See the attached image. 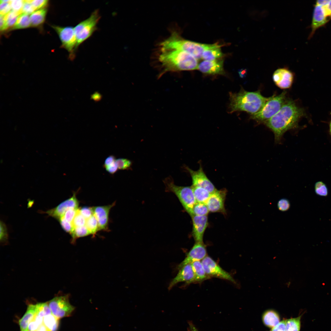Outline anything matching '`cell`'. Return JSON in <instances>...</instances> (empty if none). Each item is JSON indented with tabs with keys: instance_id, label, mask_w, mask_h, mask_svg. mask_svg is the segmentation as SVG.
Instances as JSON below:
<instances>
[{
	"instance_id": "56",
	"label": "cell",
	"mask_w": 331,
	"mask_h": 331,
	"mask_svg": "<svg viewBox=\"0 0 331 331\" xmlns=\"http://www.w3.org/2000/svg\"><path fill=\"white\" fill-rule=\"evenodd\" d=\"M329 131L331 135V120L329 124Z\"/></svg>"
},
{
	"instance_id": "22",
	"label": "cell",
	"mask_w": 331,
	"mask_h": 331,
	"mask_svg": "<svg viewBox=\"0 0 331 331\" xmlns=\"http://www.w3.org/2000/svg\"><path fill=\"white\" fill-rule=\"evenodd\" d=\"M36 314L35 304H29L27 307L25 313L19 321V324L21 330L27 329L29 323L33 319Z\"/></svg>"
},
{
	"instance_id": "32",
	"label": "cell",
	"mask_w": 331,
	"mask_h": 331,
	"mask_svg": "<svg viewBox=\"0 0 331 331\" xmlns=\"http://www.w3.org/2000/svg\"><path fill=\"white\" fill-rule=\"evenodd\" d=\"M35 305L36 315L43 318L52 314L48 302L39 303Z\"/></svg>"
},
{
	"instance_id": "51",
	"label": "cell",
	"mask_w": 331,
	"mask_h": 331,
	"mask_svg": "<svg viewBox=\"0 0 331 331\" xmlns=\"http://www.w3.org/2000/svg\"><path fill=\"white\" fill-rule=\"evenodd\" d=\"M115 157L112 155L108 156L105 160L103 166L104 167L112 164L116 161Z\"/></svg>"
},
{
	"instance_id": "49",
	"label": "cell",
	"mask_w": 331,
	"mask_h": 331,
	"mask_svg": "<svg viewBox=\"0 0 331 331\" xmlns=\"http://www.w3.org/2000/svg\"><path fill=\"white\" fill-rule=\"evenodd\" d=\"M106 171L111 174H114L118 169L116 161L110 165L105 167Z\"/></svg>"
},
{
	"instance_id": "12",
	"label": "cell",
	"mask_w": 331,
	"mask_h": 331,
	"mask_svg": "<svg viewBox=\"0 0 331 331\" xmlns=\"http://www.w3.org/2000/svg\"><path fill=\"white\" fill-rule=\"evenodd\" d=\"M227 192L226 189H222L211 193L206 203L209 212L226 214L224 204Z\"/></svg>"
},
{
	"instance_id": "45",
	"label": "cell",
	"mask_w": 331,
	"mask_h": 331,
	"mask_svg": "<svg viewBox=\"0 0 331 331\" xmlns=\"http://www.w3.org/2000/svg\"><path fill=\"white\" fill-rule=\"evenodd\" d=\"M48 2L47 0H30L31 3L37 10L42 9L47 5Z\"/></svg>"
},
{
	"instance_id": "4",
	"label": "cell",
	"mask_w": 331,
	"mask_h": 331,
	"mask_svg": "<svg viewBox=\"0 0 331 331\" xmlns=\"http://www.w3.org/2000/svg\"><path fill=\"white\" fill-rule=\"evenodd\" d=\"M164 181L167 191L172 192L177 196L185 210L191 216L193 207L196 203L192 186L177 185L169 177Z\"/></svg>"
},
{
	"instance_id": "36",
	"label": "cell",
	"mask_w": 331,
	"mask_h": 331,
	"mask_svg": "<svg viewBox=\"0 0 331 331\" xmlns=\"http://www.w3.org/2000/svg\"><path fill=\"white\" fill-rule=\"evenodd\" d=\"M86 219L80 214L78 209L72 223L74 228L85 226Z\"/></svg>"
},
{
	"instance_id": "50",
	"label": "cell",
	"mask_w": 331,
	"mask_h": 331,
	"mask_svg": "<svg viewBox=\"0 0 331 331\" xmlns=\"http://www.w3.org/2000/svg\"><path fill=\"white\" fill-rule=\"evenodd\" d=\"M325 14L328 18H331V0L326 5L322 6Z\"/></svg>"
},
{
	"instance_id": "47",
	"label": "cell",
	"mask_w": 331,
	"mask_h": 331,
	"mask_svg": "<svg viewBox=\"0 0 331 331\" xmlns=\"http://www.w3.org/2000/svg\"><path fill=\"white\" fill-rule=\"evenodd\" d=\"M270 331H286V320L280 322L278 324L272 328Z\"/></svg>"
},
{
	"instance_id": "52",
	"label": "cell",
	"mask_w": 331,
	"mask_h": 331,
	"mask_svg": "<svg viewBox=\"0 0 331 331\" xmlns=\"http://www.w3.org/2000/svg\"><path fill=\"white\" fill-rule=\"evenodd\" d=\"M188 323L189 326V329L190 331H199L192 321H188Z\"/></svg>"
},
{
	"instance_id": "1",
	"label": "cell",
	"mask_w": 331,
	"mask_h": 331,
	"mask_svg": "<svg viewBox=\"0 0 331 331\" xmlns=\"http://www.w3.org/2000/svg\"><path fill=\"white\" fill-rule=\"evenodd\" d=\"M158 61L164 72L197 69V59L175 45L167 38L161 42L157 51Z\"/></svg>"
},
{
	"instance_id": "53",
	"label": "cell",
	"mask_w": 331,
	"mask_h": 331,
	"mask_svg": "<svg viewBox=\"0 0 331 331\" xmlns=\"http://www.w3.org/2000/svg\"><path fill=\"white\" fill-rule=\"evenodd\" d=\"M330 0H320L316 1V4L322 6L326 5L329 3Z\"/></svg>"
},
{
	"instance_id": "54",
	"label": "cell",
	"mask_w": 331,
	"mask_h": 331,
	"mask_svg": "<svg viewBox=\"0 0 331 331\" xmlns=\"http://www.w3.org/2000/svg\"><path fill=\"white\" fill-rule=\"evenodd\" d=\"M0 30L2 31L5 24L4 15H0Z\"/></svg>"
},
{
	"instance_id": "20",
	"label": "cell",
	"mask_w": 331,
	"mask_h": 331,
	"mask_svg": "<svg viewBox=\"0 0 331 331\" xmlns=\"http://www.w3.org/2000/svg\"><path fill=\"white\" fill-rule=\"evenodd\" d=\"M322 6L315 5L313 14L311 24V37L315 31L319 27L324 25L329 21Z\"/></svg>"
},
{
	"instance_id": "17",
	"label": "cell",
	"mask_w": 331,
	"mask_h": 331,
	"mask_svg": "<svg viewBox=\"0 0 331 331\" xmlns=\"http://www.w3.org/2000/svg\"><path fill=\"white\" fill-rule=\"evenodd\" d=\"M195 276L191 264H186L179 269L176 276L170 281L168 289H171L178 283L185 282L186 284L194 282Z\"/></svg>"
},
{
	"instance_id": "5",
	"label": "cell",
	"mask_w": 331,
	"mask_h": 331,
	"mask_svg": "<svg viewBox=\"0 0 331 331\" xmlns=\"http://www.w3.org/2000/svg\"><path fill=\"white\" fill-rule=\"evenodd\" d=\"M168 39L176 46L189 53L197 59L201 58L203 52L206 49L214 46L215 44H202L183 38L179 32L171 31Z\"/></svg>"
},
{
	"instance_id": "43",
	"label": "cell",
	"mask_w": 331,
	"mask_h": 331,
	"mask_svg": "<svg viewBox=\"0 0 331 331\" xmlns=\"http://www.w3.org/2000/svg\"><path fill=\"white\" fill-rule=\"evenodd\" d=\"M290 203L289 200L285 198L280 200L277 203L279 209L281 211H284L288 210L290 207Z\"/></svg>"
},
{
	"instance_id": "21",
	"label": "cell",
	"mask_w": 331,
	"mask_h": 331,
	"mask_svg": "<svg viewBox=\"0 0 331 331\" xmlns=\"http://www.w3.org/2000/svg\"><path fill=\"white\" fill-rule=\"evenodd\" d=\"M222 46L216 43L214 46L203 52L201 59L204 60L211 61L222 58L224 55L221 48Z\"/></svg>"
},
{
	"instance_id": "16",
	"label": "cell",
	"mask_w": 331,
	"mask_h": 331,
	"mask_svg": "<svg viewBox=\"0 0 331 331\" xmlns=\"http://www.w3.org/2000/svg\"><path fill=\"white\" fill-rule=\"evenodd\" d=\"M197 69L201 72L209 74H225L223 69V60L220 59L213 61L203 60L198 66Z\"/></svg>"
},
{
	"instance_id": "46",
	"label": "cell",
	"mask_w": 331,
	"mask_h": 331,
	"mask_svg": "<svg viewBox=\"0 0 331 331\" xmlns=\"http://www.w3.org/2000/svg\"><path fill=\"white\" fill-rule=\"evenodd\" d=\"M8 238L7 229L4 223L0 222V240L2 242H5Z\"/></svg>"
},
{
	"instance_id": "24",
	"label": "cell",
	"mask_w": 331,
	"mask_h": 331,
	"mask_svg": "<svg viewBox=\"0 0 331 331\" xmlns=\"http://www.w3.org/2000/svg\"><path fill=\"white\" fill-rule=\"evenodd\" d=\"M262 320L266 326L272 328L279 323L280 318L278 314L275 311L269 310L264 313Z\"/></svg>"
},
{
	"instance_id": "28",
	"label": "cell",
	"mask_w": 331,
	"mask_h": 331,
	"mask_svg": "<svg viewBox=\"0 0 331 331\" xmlns=\"http://www.w3.org/2000/svg\"><path fill=\"white\" fill-rule=\"evenodd\" d=\"M30 26H31V24L29 15L22 13L18 16L16 22L12 29H20L27 28Z\"/></svg>"
},
{
	"instance_id": "44",
	"label": "cell",
	"mask_w": 331,
	"mask_h": 331,
	"mask_svg": "<svg viewBox=\"0 0 331 331\" xmlns=\"http://www.w3.org/2000/svg\"><path fill=\"white\" fill-rule=\"evenodd\" d=\"M80 214L86 219L91 217L93 214L92 208L88 207H83L78 208Z\"/></svg>"
},
{
	"instance_id": "15",
	"label": "cell",
	"mask_w": 331,
	"mask_h": 331,
	"mask_svg": "<svg viewBox=\"0 0 331 331\" xmlns=\"http://www.w3.org/2000/svg\"><path fill=\"white\" fill-rule=\"evenodd\" d=\"M191 217L192 236L196 242H203L204 234L208 225L207 216L193 215Z\"/></svg>"
},
{
	"instance_id": "34",
	"label": "cell",
	"mask_w": 331,
	"mask_h": 331,
	"mask_svg": "<svg viewBox=\"0 0 331 331\" xmlns=\"http://www.w3.org/2000/svg\"><path fill=\"white\" fill-rule=\"evenodd\" d=\"M85 226L90 234L93 235L99 231L98 223L93 215L86 219Z\"/></svg>"
},
{
	"instance_id": "31",
	"label": "cell",
	"mask_w": 331,
	"mask_h": 331,
	"mask_svg": "<svg viewBox=\"0 0 331 331\" xmlns=\"http://www.w3.org/2000/svg\"><path fill=\"white\" fill-rule=\"evenodd\" d=\"M18 13L13 11H10L4 15V26L3 31H4L11 27H13L15 24L18 16Z\"/></svg>"
},
{
	"instance_id": "6",
	"label": "cell",
	"mask_w": 331,
	"mask_h": 331,
	"mask_svg": "<svg viewBox=\"0 0 331 331\" xmlns=\"http://www.w3.org/2000/svg\"><path fill=\"white\" fill-rule=\"evenodd\" d=\"M100 18L99 10H95L88 18L81 21L74 27L77 48L97 30V25Z\"/></svg>"
},
{
	"instance_id": "55",
	"label": "cell",
	"mask_w": 331,
	"mask_h": 331,
	"mask_svg": "<svg viewBox=\"0 0 331 331\" xmlns=\"http://www.w3.org/2000/svg\"><path fill=\"white\" fill-rule=\"evenodd\" d=\"M36 331H49L45 326L43 324L41 325Z\"/></svg>"
},
{
	"instance_id": "37",
	"label": "cell",
	"mask_w": 331,
	"mask_h": 331,
	"mask_svg": "<svg viewBox=\"0 0 331 331\" xmlns=\"http://www.w3.org/2000/svg\"><path fill=\"white\" fill-rule=\"evenodd\" d=\"M24 3V0H10V4L12 11L19 14L22 13L21 10Z\"/></svg>"
},
{
	"instance_id": "11",
	"label": "cell",
	"mask_w": 331,
	"mask_h": 331,
	"mask_svg": "<svg viewBox=\"0 0 331 331\" xmlns=\"http://www.w3.org/2000/svg\"><path fill=\"white\" fill-rule=\"evenodd\" d=\"M185 169L191 175L192 186L203 188L211 193L217 190L206 176L201 165H200L199 169L196 171L193 170L187 166L186 167Z\"/></svg>"
},
{
	"instance_id": "38",
	"label": "cell",
	"mask_w": 331,
	"mask_h": 331,
	"mask_svg": "<svg viewBox=\"0 0 331 331\" xmlns=\"http://www.w3.org/2000/svg\"><path fill=\"white\" fill-rule=\"evenodd\" d=\"M118 169L124 170L128 169L131 167L132 163L130 160L124 158H119L116 160Z\"/></svg>"
},
{
	"instance_id": "33",
	"label": "cell",
	"mask_w": 331,
	"mask_h": 331,
	"mask_svg": "<svg viewBox=\"0 0 331 331\" xmlns=\"http://www.w3.org/2000/svg\"><path fill=\"white\" fill-rule=\"evenodd\" d=\"M209 211L206 204L196 202L193 208L192 215H207Z\"/></svg>"
},
{
	"instance_id": "40",
	"label": "cell",
	"mask_w": 331,
	"mask_h": 331,
	"mask_svg": "<svg viewBox=\"0 0 331 331\" xmlns=\"http://www.w3.org/2000/svg\"><path fill=\"white\" fill-rule=\"evenodd\" d=\"M58 220L63 230L71 234L74 229L72 224L67 221L62 217Z\"/></svg>"
},
{
	"instance_id": "48",
	"label": "cell",
	"mask_w": 331,
	"mask_h": 331,
	"mask_svg": "<svg viewBox=\"0 0 331 331\" xmlns=\"http://www.w3.org/2000/svg\"><path fill=\"white\" fill-rule=\"evenodd\" d=\"M41 325L38 321L33 318L29 323L27 330L28 331H36Z\"/></svg>"
},
{
	"instance_id": "41",
	"label": "cell",
	"mask_w": 331,
	"mask_h": 331,
	"mask_svg": "<svg viewBox=\"0 0 331 331\" xmlns=\"http://www.w3.org/2000/svg\"><path fill=\"white\" fill-rule=\"evenodd\" d=\"M36 10L32 5L30 0H24V3L21 10L22 13L27 14H32Z\"/></svg>"
},
{
	"instance_id": "7",
	"label": "cell",
	"mask_w": 331,
	"mask_h": 331,
	"mask_svg": "<svg viewBox=\"0 0 331 331\" xmlns=\"http://www.w3.org/2000/svg\"><path fill=\"white\" fill-rule=\"evenodd\" d=\"M286 91L280 94L269 97L261 110L252 115L251 118L258 122H264L276 114L280 109L286 101Z\"/></svg>"
},
{
	"instance_id": "57",
	"label": "cell",
	"mask_w": 331,
	"mask_h": 331,
	"mask_svg": "<svg viewBox=\"0 0 331 331\" xmlns=\"http://www.w3.org/2000/svg\"><path fill=\"white\" fill-rule=\"evenodd\" d=\"M21 331H28V330L27 329H26V330H21Z\"/></svg>"
},
{
	"instance_id": "9",
	"label": "cell",
	"mask_w": 331,
	"mask_h": 331,
	"mask_svg": "<svg viewBox=\"0 0 331 331\" xmlns=\"http://www.w3.org/2000/svg\"><path fill=\"white\" fill-rule=\"evenodd\" d=\"M69 294L54 297L48 302L51 314L59 319L70 316L75 308L70 303Z\"/></svg>"
},
{
	"instance_id": "42",
	"label": "cell",
	"mask_w": 331,
	"mask_h": 331,
	"mask_svg": "<svg viewBox=\"0 0 331 331\" xmlns=\"http://www.w3.org/2000/svg\"><path fill=\"white\" fill-rule=\"evenodd\" d=\"M78 209H70L67 211L62 217L67 221L72 224Z\"/></svg>"
},
{
	"instance_id": "26",
	"label": "cell",
	"mask_w": 331,
	"mask_h": 331,
	"mask_svg": "<svg viewBox=\"0 0 331 331\" xmlns=\"http://www.w3.org/2000/svg\"><path fill=\"white\" fill-rule=\"evenodd\" d=\"M192 186L196 202L206 204L211 193L203 188L192 185Z\"/></svg>"
},
{
	"instance_id": "23",
	"label": "cell",
	"mask_w": 331,
	"mask_h": 331,
	"mask_svg": "<svg viewBox=\"0 0 331 331\" xmlns=\"http://www.w3.org/2000/svg\"><path fill=\"white\" fill-rule=\"evenodd\" d=\"M191 264L194 274V283H201L210 278L206 273L201 261H196Z\"/></svg>"
},
{
	"instance_id": "30",
	"label": "cell",
	"mask_w": 331,
	"mask_h": 331,
	"mask_svg": "<svg viewBox=\"0 0 331 331\" xmlns=\"http://www.w3.org/2000/svg\"><path fill=\"white\" fill-rule=\"evenodd\" d=\"M90 234L86 226L74 228L72 232L70 234L72 238L71 243L74 244L75 243L77 238L86 236Z\"/></svg>"
},
{
	"instance_id": "14",
	"label": "cell",
	"mask_w": 331,
	"mask_h": 331,
	"mask_svg": "<svg viewBox=\"0 0 331 331\" xmlns=\"http://www.w3.org/2000/svg\"><path fill=\"white\" fill-rule=\"evenodd\" d=\"M79 204L76 193H74L71 197L63 201L55 207L47 211L46 212L50 216L59 219L68 210L78 209Z\"/></svg>"
},
{
	"instance_id": "25",
	"label": "cell",
	"mask_w": 331,
	"mask_h": 331,
	"mask_svg": "<svg viewBox=\"0 0 331 331\" xmlns=\"http://www.w3.org/2000/svg\"><path fill=\"white\" fill-rule=\"evenodd\" d=\"M47 10L46 9L37 10L30 16L31 26L36 27L43 24L45 19Z\"/></svg>"
},
{
	"instance_id": "39",
	"label": "cell",
	"mask_w": 331,
	"mask_h": 331,
	"mask_svg": "<svg viewBox=\"0 0 331 331\" xmlns=\"http://www.w3.org/2000/svg\"><path fill=\"white\" fill-rule=\"evenodd\" d=\"M10 0H0V15H5L10 12L11 9Z\"/></svg>"
},
{
	"instance_id": "27",
	"label": "cell",
	"mask_w": 331,
	"mask_h": 331,
	"mask_svg": "<svg viewBox=\"0 0 331 331\" xmlns=\"http://www.w3.org/2000/svg\"><path fill=\"white\" fill-rule=\"evenodd\" d=\"M59 319L51 314L44 317L43 324L49 331H57L59 327Z\"/></svg>"
},
{
	"instance_id": "10",
	"label": "cell",
	"mask_w": 331,
	"mask_h": 331,
	"mask_svg": "<svg viewBox=\"0 0 331 331\" xmlns=\"http://www.w3.org/2000/svg\"><path fill=\"white\" fill-rule=\"evenodd\" d=\"M201 262L206 273L210 278H217L236 283L231 275L223 269L211 257L207 256Z\"/></svg>"
},
{
	"instance_id": "2",
	"label": "cell",
	"mask_w": 331,
	"mask_h": 331,
	"mask_svg": "<svg viewBox=\"0 0 331 331\" xmlns=\"http://www.w3.org/2000/svg\"><path fill=\"white\" fill-rule=\"evenodd\" d=\"M304 115L302 108L291 100H286L279 111L264 123L274 133L276 142H279L287 131L296 127L299 119Z\"/></svg>"
},
{
	"instance_id": "8",
	"label": "cell",
	"mask_w": 331,
	"mask_h": 331,
	"mask_svg": "<svg viewBox=\"0 0 331 331\" xmlns=\"http://www.w3.org/2000/svg\"><path fill=\"white\" fill-rule=\"evenodd\" d=\"M52 27L59 35L62 43L61 47L68 51L69 59L73 60L75 57V52L78 49L74 27L57 26H52Z\"/></svg>"
},
{
	"instance_id": "3",
	"label": "cell",
	"mask_w": 331,
	"mask_h": 331,
	"mask_svg": "<svg viewBox=\"0 0 331 331\" xmlns=\"http://www.w3.org/2000/svg\"><path fill=\"white\" fill-rule=\"evenodd\" d=\"M230 112L245 111L251 115L259 112L269 97L263 96L259 91L249 92L243 90L237 93H230Z\"/></svg>"
},
{
	"instance_id": "29",
	"label": "cell",
	"mask_w": 331,
	"mask_h": 331,
	"mask_svg": "<svg viewBox=\"0 0 331 331\" xmlns=\"http://www.w3.org/2000/svg\"><path fill=\"white\" fill-rule=\"evenodd\" d=\"M302 316L286 320V331H300Z\"/></svg>"
},
{
	"instance_id": "18",
	"label": "cell",
	"mask_w": 331,
	"mask_h": 331,
	"mask_svg": "<svg viewBox=\"0 0 331 331\" xmlns=\"http://www.w3.org/2000/svg\"><path fill=\"white\" fill-rule=\"evenodd\" d=\"M273 79L276 85L280 88L286 89L292 85L294 76L292 72L285 68L276 70L273 75Z\"/></svg>"
},
{
	"instance_id": "13",
	"label": "cell",
	"mask_w": 331,
	"mask_h": 331,
	"mask_svg": "<svg viewBox=\"0 0 331 331\" xmlns=\"http://www.w3.org/2000/svg\"><path fill=\"white\" fill-rule=\"evenodd\" d=\"M207 252L203 242H196L184 259L177 266L179 270L185 265L202 260L207 256Z\"/></svg>"
},
{
	"instance_id": "35",
	"label": "cell",
	"mask_w": 331,
	"mask_h": 331,
	"mask_svg": "<svg viewBox=\"0 0 331 331\" xmlns=\"http://www.w3.org/2000/svg\"><path fill=\"white\" fill-rule=\"evenodd\" d=\"M314 190L316 194L321 196H327L328 194V190L326 185L321 181H318L314 185Z\"/></svg>"
},
{
	"instance_id": "19",
	"label": "cell",
	"mask_w": 331,
	"mask_h": 331,
	"mask_svg": "<svg viewBox=\"0 0 331 331\" xmlns=\"http://www.w3.org/2000/svg\"><path fill=\"white\" fill-rule=\"evenodd\" d=\"M115 204L114 202L108 205L92 207L93 214L98 223L99 230H108L109 212Z\"/></svg>"
}]
</instances>
